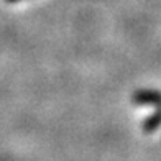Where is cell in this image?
I'll use <instances>...</instances> for the list:
<instances>
[{
	"label": "cell",
	"mask_w": 161,
	"mask_h": 161,
	"mask_svg": "<svg viewBox=\"0 0 161 161\" xmlns=\"http://www.w3.org/2000/svg\"><path fill=\"white\" fill-rule=\"evenodd\" d=\"M131 102L136 105H155L161 107V91L156 89H138L131 94Z\"/></svg>",
	"instance_id": "1"
},
{
	"label": "cell",
	"mask_w": 161,
	"mask_h": 161,
	"mask_svg": "<svg viewBox=\"0 0 161 161\" xmlns=\"http://www.w3.org/2000/svg\"><path fill=\"white\" fill-rule=\"evenodd\" d=\"M161 127V107H158L151 115H148L142 123V128L145 133H153L156 128Z\"/></svg>",
	"instance_id": "2"
},
{
	"label": "cell",
	"mask_w": 161,
	"mask_h": 161,
	"mask_svg": "<svg viewBox=\"0 0 161 161\" xmlns=\"http://www.w3.org/2000/svg\"><path fill=\"white\" fill-rule=\"evenodd\" d=\"M5 2H8V3H17V2H20V0H5Z\"/></svg>",
	"instance_id": "3"
}]
</instances>
